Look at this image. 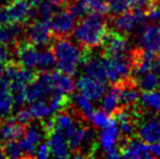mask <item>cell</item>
Segmentation results:
<instances>
[{"mask_svg":"<svg viewBox=\"0 0 160 159\" xmlns=\"http://www.w3.org/2000/svg\"><path fill=\"white\" fill-rule=\"evenodd\" d=\"M108 32V20L105 15L88 13L76 24L72 33L75 42L83 49L93 50L102 45Z\"/></svg>","mask_w":160,"mask_h":159,"instance_id":"6da1fadb","label":"cell"},{"mask_svg":"<svg viewBox=\"0 0 160 159\" xmlns=\"http://www.w3.org/2000/svg\"><path fill=\"white\" fill-rule=\"evenodd\" d=\"M52 51L58 71L70 75L76 74L85 55V51L78 42L67 38V36L58 37L52 45Z\"/></svg>","mask_w":160,"mask_h":159,"instance_id":"7a4b0ae2","label":"cell"},{"mask_svg":"<svg viewBox=\"0 0 160 159\" xmlns=\"http://www.w3.org/2000/svg\"><path fill=\"white\" fill-rule=\"evenodd\" d=\"M35 79L33 70L14 64L6 67L1 84L7 86L12 94L24 92L28 84Z\"/></svg>","mask_w":160,"mask_h":159,"instance_id":"3957f363","label":"cell"},{"mask_svg":"<svg viewBox=\"0 0 160 159\" xmlns=\"http://www.w3.org/2000/svg\"><path fill=\"white\" fill-rule=\"evenodd\" d=\"M101 46L103 56L110 58L128 57L132 50L127 36L117 31L108 32Z\"/></svg>","mask_w":160,"mask_h":159,"instance_id":"277c9868","label":"cell"},{"mask_svg":"<svg viewBox=\"0 0 160 159\" xmlns=\"http://www.w3.org/2000/svg\"><path fill=\"white\" fill-rule=\"evenodd\" d=\"M103 64H105L107 80L112 84L131 77L132 63H131L130 57L110 58L103 56Z\"/></svg>","mask_w":160,"mask_h":159,"instance_id":"5b68a950","label":"cell"},{"mask_svg":"<svg viewBox=\"0 0 160 159\" xmlns=\"http://www.w3.org/2000/svg\"><path fill=\"white\" fill-rule=\"evenodd\" d=\"M52 82L50 72H42L26 86L25 94L26 102H32L37 99H46L52 94Z\"/></svg>","mask_w":160,"mask_h":159,"instance_id":"8992f818","label":"cell"},{"mask_svg":"<svg viewBox=\"0 0 160 159\" xmlns=\"http://www.w3.org/2000/svg\"><path fill=\"white\" fill-rule=\"evenodd\" d=\"M146 21L147 20H146L145 12L138 9H134L133 11H125L111 17V24L114 31L124 35L134 31L139 24L145 23Z\"/></svg>","mask_w":160,"mask_h":159,"instance_id":"52a82bcc","label":"cell"},{"mask_svg":"<svg viewBox=\"0 0 160 159\" xmlns=\"http://www.w3.org/2000/svg\"><path fill=\"white\" fill-rule=\"evenodd\" d=\"M118 86V97L120 108L131 109L138 102L139 100V87L136 80L132 77L123 79L118 83H114Z\"/></svg>","mask_w":160,"mask_h":159,"instance_id":"ba28073f","label":"cell"},{"mask_svg":"<svg viewBox=\"0 0 160 159\" xmlns=\"http://www.w3.org/2000/svg\"><path fill=\"white\" fill-rule=\"evenodd\" d=\"M46 133L47 131L42 124L28 123V127L24 129L23 135L19 140L25 156H30V157L35 156L36 147L44 141V138L46 137Z\"/></svg>","mask_w":160,"mask_h":159,"instance_id":"9c48e42d","label":"cell"},{"mask_svg":"<svg viewBox=\"0 0 160 159\" xmlns=\"http://www.w3.org/2000/svg\"><path fill=\"white\" fill-rule=\"evenodd\" d=\"M9 23L23 24L35 14V7L28 0H12L4 6Z\"/></svg>","mask_w":160,"mask_h":159,"instance_id":"30bf717a","label":"cell"},{"mask_svg":"<svg viewBox=\"0 0 160 159\" xmlns=\"http://www.w3.org/2000/svg\"><path fill=\"white\" fill-rule=\"evenodd\" d=\"M83 71L85 74L100 82L107 81L106 69L103 64V53H95L92 50H85V55L82 61Z\"/></svg>","mask_w":160,"mask_h":159,"instance_id":"8fae6325","label":"cell"},{"mask_svg":"<svg viewBox=\"0 0 160 159\" xmlns=\"http://www.w3.org/2000/svg\"><path fill=\"white\" fill-rule=\"evenodd\" d=\"M26 37L38 48L46 47L52 39V31L48 22L37 20L34 21L26 28Z\"/></svg>","mask_w":160,"mask_h":159,"instance_id":"7c38bea8","label":"cell"},{"mask_svg":"<svg viewBox=\"0 0 160 159\" xmlns=\"http://www.w3.org/2000/svg\"><path fill=\"white\" fill-rule=\"evenodd\" d=\"M120 153L121 157L125 158H134V159H145L152 158L154 155L150 152L149 146L147 143L142 141L141 138H123L120 140Z\"/></svg>","mask_w":160,"mask_h":159,"instance_id":"4fadbf2b","label":"cell"},{"mask_svg":"<svg viewBox=\"0 0 160 159\" xmlns=\"http://www.w3.org/2000/svg\"><path fill=\"white\" fill-rule=\"evenodd\" d=\"M48 23L56 36H69L75 27V17L69 10H57Z\"/></svg>","mask_w":160,"mask_h":159,"instance_id":"5bb4252c","label":"cell"},{"mask_svg":"<svg viewBox=\"0 0 160 159\" xmlns=\"http://www.w3.org/2000/svg\"><path fill=\"white\" fill-rule=\"evenodd\" d=\"M128 57L132 63V72H134V74H136L137 77L142 73L152 70L155 61L159 56L139 47V48L132 49Z\"/></svg>","mask_w":160,"mask_h":159,"instance_id":"9a60e30c","label":"cell"},{"mask_svg":"<svg viewBox=\"0 0 160 159\" xmlns=\"http://www.w3.org/2000/svg\"><path fill=\"white\" fill-rule=\"evenodd\" d=\"M78 92L91 100H99L103 97L108 87L106 82L97 81L88 75H82L76 83Z\"/></svg>","mask_w":160,"mask_h":159,"instance_id":"2e32d148","label":"cell"},{"mask_svg":"<svg viewBox=\"0 0 160 159\" xmlns=\"http://www.w3.org/2000/svg\"><path fill=\"white\" fill-rule=\"evenodd\" d=\"M38 56H39V49L33 45L32 42H21L18 45L15 49V59H17L19 66L26 69L37 68L38 63Z\"/></svg>","mask_w":160,"mask_h":159,"instance_id":"e0dca14e","label":"cell"},{"mask_svg":"<svg viewBox=\"0 0 160 159\" xmlns=\"http://www.w3.org/2000/svg\"><path fill=\"white\" fill-rule=\"evenodd\" d=\"M136 135L147 144L160 142V119L157 117H149L141 123L138 122Z\"/></svg>","mask_w":160,"mask_h":159,"instance_id":"ac0fdd59","label":"cell"},{"mask_svg":"<svg viewBox=\"0 0 160 159\" xmlns=\"http://www.w3.org/2000/svg\"><path fill=\"white\" fill-rule=\"evenodd\" d=\"M81 120L82 119L76 113L73 115L72 111L61 110L57 112L53 118V130L63 134L67 138L78 127V124H81Z\"/></svg>","mask_w":160,"mask_h":159,"instance_id":"d6986e66","label":"cell"},{"mask_svg":"<svg viewBox=\"0 0 160 159\" xmlns=\"http://www.w3.org/2000/svg\"><path fill=\"white\" fill-rule=\"evenodd\" d=\"M139 47L160 56V26L157 24L147 25L138 35Z\"/></svg>","mask_w":160,"mask_h":159,"instance_id":"ffe728a7","label":"cell"},{"mask_svg":"<svg viewBox=\"0 0 160 159\" xmlns=\"http://www.w3.org/2000/svg\"><path fill=\"white\" fill-rule=\"evenodd\" d=\"M48 146L50 149V155L55 158H68L71 157V151L68 145L67 138L60 132L53 131L49 132L48 136Z\"/></svg>","mask_w":160,"mask_h":159,"instance_id":"44dd1931","label":"cell"},{"mask_svg":"<svg viewBox=\"0 0 160 159\" xmlns=\"http://www.w3.org/2000/svg\"><path fill=\"white\" fill-rule=\"evenodd\" d=\"M121 140V133L120 129L118 127V123L112 118L110 123L105 127L101 131L100 135L98 137L99 144L103 151H107L112 147H117L116 145L120 142Z\"/></svg>","mask_w":160,"mask_h":159,"instance_id":"7402d4cb","label":"cell"},{"mask_svg":"<svg viewBox=\"0 0 160 159\" xmlns=\"http://www.w3.org/2000/svg\"><path fill=\"white\" fill-rule=\"evenodd\" d=\"M24 125L15 119H7L0 122V143L20 140L23 135Z\"/></svg>","mask_w":160,"mask_h":159,"instance_id":"603a6c76","label":"cell"},{"mask_svg":"<svg viewBox=\"0 0 160 159\" xmlns=\"http://www.w3.org/2000/svg\"><path fill=\"white\" fill-rule=\"evenodd\" d=\"M51 82H52V89L56 93H61L69 96L75 91L76 83L73 79V75L60 71L53 72L51 73Z\"/></svg>","mask_w":160,"mask_h":159,"instance_id":"cb8c5ba5","label":"cell"},{"mask_svg":"<svg viewBox=\"0 0 160 159\" xmlns=\"http://www.w3.org/2000/svg\"><path fill=\"white\" fill-rule=\"evenodd\" d=\"M22 33L21 26L17 23H7L0 25V45L8 46L14 42Z\"/></svg>","mask_w":160,"mask_h":159,"instance_id":"d4e9b609","label":"cell"},{"mask_svg":"<svg viewBox=\"0 0 160 159\" xmlns=\"http://www.w3.org/2000/svg\"><path fill=\"white\" fill-rule=\"evenodd\" d=\"M30 110L33 120H45L52 115L49 104L46 99H37L30 102Z\"/></svg>","mask_w":160,"mask_h":159,"instance_id":"484cf974","label":"cell"},{"mask_svg":"<svg viewBox=\"0 0 160 159\" xmlns=\"http://www.w3.org/2000/svg\"><path fill=\"white\" fill-rule=\"evenodd\" d=\"M14 108L13 94L4 85L0 84V119H4Z\"/></svg>","mask_w":160,"mask_h":159,"instance_id":"4316f807","label":"cell"},{"mask_svg":"<svg viewBox=\"0 0 160 159\" xmlns=\"http://www.w3.org/2000/svg\"><path fill=\"white\" fill-rule=\"evenodd\" d=\"M136 83L138 85L139 89L144 92H149L155 91L160 86V79L156 73L152 72V70H150L137 75Z\"/></svg>","mask_w":160,"mask_h":159,"instance_id":"83f0119b","label":"cell"},{"mask_svg":"<svg viewBox=\"0 0 160 159\" xmlns=\"http://www.w3.org/2000/svg\"><path fill=\"white\" fill-rule=\"evenodd\" d=\"M101 108L108 113H113L120 108L119 106V97H118V86L117 84H113L112 87L103 95V98L101 100Z\"/></svg>","mask_w":160,"mask_h":159,"instance_id":"f1b7e54d","label":"cell"},{"mask_svg":"<svg viewBox=\"0 0 160 159\" xmlns=\"http://www.w3.org/2000/svg\"><path fill=\"white\" fill-rule=\"evenodd\" d=\"M139 100L144 108L160 115V93L155 91L144 92L139 97Z\"/></svg>","mask_w":160,"mask_h":159,"instance_id":"f546056e","label":"cell"},{"mask_svg":"<svg viewBox=\"0 0 160 159\" xmlns=\"http://www.w3.org/2000/svg\"><path fill=\"white\" fill-rule=\"evenodd\" d=\"M57 64L56 57L53 55L52 49H42L39 50L38 56V63L37 69H39L42 72H50Z\"/></svg>","mask_w":160,"mask_h":159,"instance_id":"4dcf8cb0","label":"cell"},{"mask_svg":"<svg viewBox=\"0 0 160 159\" xmlns=\"http://www.w3.org/2000/svg\"><path fill=\"white\" fill-rule=\"evenodd\" d=\"M58 4L49 1V0H40L35 6V12L42 21L49 22V20L52 17V15L57 12Z\"/></svg>","mask_w":160,"mask_h":159,"instance_id":"1f68e13d","label":"cell"},{"mask_svg":"<svg viewBox=\"0 0 160 159\" xmlns=\"http://www.w3.org/2000/svg\"><path fill=\"white\" fill-rule=\"evenodd\" d=\"M69 102H70V98L68 95L53 92L50 95L48 104H49V107H50L51 111H52V113H57V112H59V111L63 110L65 107L68 106Z\"/></svg>","mask_w":160,"mask_h":159,"instance_id":"d6a6232c","label":"cell"},{"mask_svg":"<svg viewBox=\"0 0 160 159\" xmlns=\"http://www.w3.org/2000/svg\"><path fill=\"white\" fill-rule=\"evenodd\" d=\"M2 152H3L4 157H8L11 159L21 158V157H24V156H25L19 140L4 143V146H3V148H2Z\"/></svg>","mask_w":160,"mask_h":159,"instance_id":"836d02e7","label":"cell"},{"mask_svg":"<svg viewBox=\"0 0 160 159\" xmlns=\"http://www.w3.org/2000/svg\"><path fill=\"white\" fill-rule=\"evenodd\" d=\"M68 10L72 13V14L78 19H82L85 15L89 13L88 7L85 0H69L68 3Z\"/></svg>","mask_w":160,"mask_h":159,"instance_id":"e575fe53","label":"cell"},{"mask_svg":"<svg viewBox=\"0 0 160 159\" xmlns=\"http://www.w3.org/2000/svg\"><path fill=\"white\" fill-rule=\"evenodd\" d=\"M112 118L110 117L107 111H105L103 109H99V110L93 111L89 122H92V124L97 129H103V127L109 124Z\"/></svg>","mask_w":160,"mask_h":159,"instance_id":"d590c367","label":"cell"},{"mask_svg":"<svg viewBox=\"0 0 160 159\" xmlns=\"http://www.w3.org/2000/svg\"><path fill=\"white\" fill-rule=\"evenodd\" d=\"M91 13L106 15L110 12V0H85Z\"/></svg>","mask_w":160,"mask_h":159,"instance_id":"8d00e7d4","label":"cell"},{"mask_svg":"<svg viewBox=\"0 0 160 159\" xmlns=\"http://www.w3.org/2000/svg\"><path fill=\"white\" fill-rule=\"evenodd\" d=\"M135 0H110V12L113 15L120 14L134 8Z\"/></svg>","mask_w":160,"mask_h":159,"instance_id":"74e56055","label":"cell"},{"mask_svg":"<svg viewBox=\"0 0 160 159\" xmlns=\"http://www.w3.org/2000/svg\"><path fill=\"white\" fill-rule=\"evenodd\" d=\"M10 59V51L8 50L7 46L0 45V84L3 79L4 70H6V64L8 63Z\"/></svg>","mask_w":160,"mask_h":159,"instance_id":"f35d334b","label":"cell"},{"mask_svg":"<svg viewBox=\"0 0 160 159\" xmlns=\"http://www.w3.org/2000/svg\"><path fill=\"white\" fill-rule=\"evenodd\" d=\"M15 120L18 122H20L21 124L26 125L28 123H31V121L33 120L32 115H31L28 108H19V110L17 111V115H15Z\"/></svg>","mask_w":160,"mask_h":159,"instance_id":"ab89813d","label":"cell"},{"mask_svg":"<svg viewBox=\"0 0 160 159\" xmlns=\"http://www.w3.org/2000/svg\"><path fill=\"white\" fill-rule=\"evenodd\" d=\"M50 149L47 143H40L37 147H36L35 151V156L34 157H37L39 159H47L48 157H50Z\"/></svg>","mask_w":160,"mask_h":159,"instance_id":"60d3db41","label":"cell"},{"mask_svg":"<svg viewBox=\"0 0 160 159\" xmlns=\"http://www.w3.org/2000/svg\"><path fill=\"white\" fill-rule=\"evenodd\" d=\"M156 0H135V9H138V10L146 12L148 10L150 6H152Z\"/></svg>","mask_w":160,"mask_h":159,"instance_id":"b9f144b4","label":"cell"},{"mask_svg":"<svg viewBox=\"0 0 160 159\" xmlns=\"http://www.w3.org/2000/svg\"><path fill=\"white\" fill-rule=\"evenodd\" d=\"M152 71H154L155 73H156L157 75L159 77V79H160V56L158 58H157V60L155 61V63H154V67H152Z\"/></svg>","mask_w":160,"mask_h":159,"instance_id":"7bdbcfd3","label":"cell"},{"mask_svg":"<svg viewBox=\"0 0 160 159\" xmlns=\"http://www.w3.org/2000/svg\"><path fill=\"white\" fill-rule=\"evenodd\" d=\"M11 1H12V0H0V7H4V6H7V4L10 3Z\"/></svg>","mask_w":160,"mask_h":159,"instance_id":"ee69618b","label":"cell"},{"mask_svg":"<svg viewBox=\"0 0 160 159\" xmlns=\"http://www.w3.org/2000/svg\"><path fill=\"white\" fill-rule=\"evenodd\" d=\"M38 1H40V0H38ZM49 1L53 2V3L58 4V6H60V4H62L64 2V0H49Z\"/></svg>","mask_w":160,"mask_h":159,"instance_id":"f6af8a7d","label":"cell"},{"mask_svg":"<svg viewBox=\"0 0 160 159\" xmlns=\"http://www.w3.org/2000/svg\"><path fill=\"white\" fill-rule=\"evenodd\" d=\"M2 157H4V156H3V152H2V148L0 147V158H2Z\"/></svg>","mask_w":160,"mask_h":159,"instance_id":"bcb514c9","label":"cell"}]
</instances>
